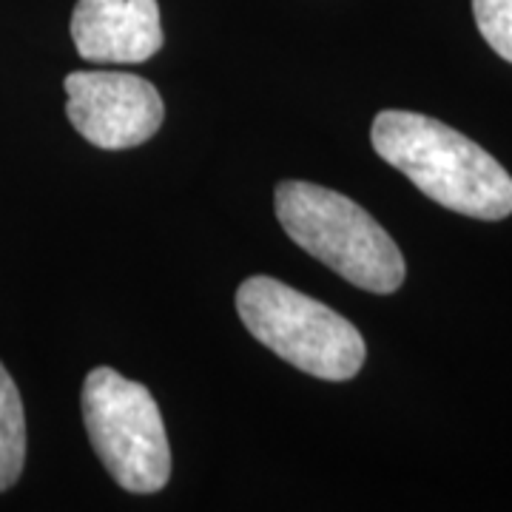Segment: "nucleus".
Listing matches in <instances>:
<instances>
[{"label":"nucleus","instance_id":"f257e3e1","mask_svg":"<svg viewBox=\"0 0 512 512\" xmlns=\"http://www.w3.org/2000/svg\"><path fill=\"white\" fill-rule=\"evenodd\" d=\"M370 140L384 163L444 208L476 220L512 214V177L504 165L447 123L387 109L373 120Z\"/></svg>","mask_w":512,"mask_h":512},{"label":"nucleus","instance_id":"f03ea898","mask_svg":"<svg viewBox=\"0 0 512 512\" xmlns=\"http://www.w3.org/2000/svg\"><path fill=\"white\" fill-rule=\"evenodd\" d=\"M276 217L285 234L345 276L350 285L370 293H393L404 282V256L379 222L339 191L322 185H276Z\"/></svg>","mask_w":512,"mask_h":512},{"label":"nucleus","instance_id":"7ed1b4c3","mask_svg":"<svg viewBox=\"0 0 512 512\" xmlns=\"http://www.w3.org/2000/svg\"><path fill=\"white\" fill-rule=\"evenodd\" d=\"M237 311L256 342L316 379L348 382L365 365V339L356 325L279 279H245Z\"/></svg>","mask_w":512,"mask_h":512},{"label":"nucleus","instance_id":"20e7f679","mask_svg":"<svg viewBox=\"0 0 512 512\" xmlns=\"http://www.w3.org/2000/svg\"><path fill=\"white\" fill-rule=\"evenodd\" d=\"M83 421L94 453L123 490L157 493L168 484L171 447L148 387L97 367L83 384Z\"/></svg>","mask_w":512,"mask_h":512},{"label":"nucleus","instance_id":"39448f33","mask_svg":"<svg viewBox=\"0 0 512 512\" xmlns=\"http://www.w3.org/2000/svg\"><path fill=\"white\" fill-rule=\"evenodd\" d=\"M66 94L69 123L97 148L143 146L163 126V97L137 74L74 72Z\"/></svg>","mask_w":512,"mask_h":512},{"label":"nucleus","instance_id":"423d86ee","mask_svg":"<svg viewBox=\"0 0 512 512\" xmlns=\"http://www.w3.org/2000/svg\"><path fill=\"white\" fill-rule=\"evenodd\" d=\"M72 40L92 63H143L163 46L157 0H77Z\"/></svg>","mask_w":512,"mask_h":512},{"label":"nucleus","instance_id":"0eeeda50","mask_svg":"<svg viewBox=\"0 0 512 512\" xmlns=\"http://www.w3.org/2000/svg\"><path fill=\"white\" fill-rule=\"evenodd\" d=\"M26 461V416L9 370L0 365V493L23 473Z\"/></svg>","mask_w":512,"mask_h":512},{"label":"nucleus","instance_id":"6e6552de","mask_svg":"<svg viewBox=\"0 0 512 512\" xmlns=\"http://www.w3.org/2000/svg\"><path fill=\"white\" fill-rule=\"evenodd\" d=\"M473 15L495 55L512 63V0H473Z\"/></svg>","mask_w":512,"mask_h":512}]
</instances>
